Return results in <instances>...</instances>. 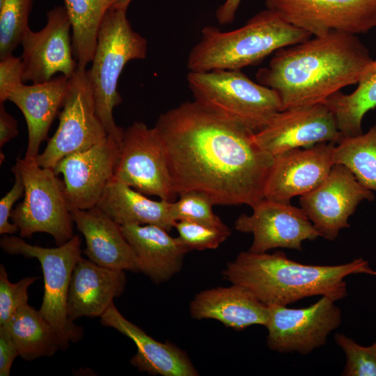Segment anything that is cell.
Segmentation results:
<instances>
[{
  "mask_svg": "<svg viewBox=\"0 0 376 376\" xmlns=\"http://www.w3.org/2000/svg\"><path fill=\"white\" fill-rule=\"evenodd\" d=\"M171 204L173 220L199 223L219 228H228L212 211V201L204 194L191 191L180 194Z\"/></svg>",
  "mask_w": 376,
  "mask_h": 376,
  "instance_id": "31",
  "label": "cell"
},
{
  "mask_svg": "<svg viewBox=\"0 0 376 376\" xmlns=\"http://www.w3.org/2000/svg\"><path fill=\"white\" fill-rule=\"evenodd\" d=\"M15 164L24 180V197L13 210L10 219L20 237L45 233L57 246L65 244L75 235L63 180L52 169L40 166L36 159L18 157Z\"/></svg>",
  "mask_w": 376,
  "mask_h": 376,
  "instance_id": "8",
  "label": "cell"
},
{
  "mask_svg": "<svg viewBox=\"0 0 376 376\" xmlns=\"http://www.w3.org/2000/svg\"><path fill=\"white\" fill-rule=\"evenodd\" d=\"M38 279L29 276L11 283L4 265H0V326L6 324L21 307L28 304V289Z\"/></svg>",
  "mask_w": 376,
  "mask_h": 376,
  "instance_id": "34",
  "label": "cell"
},
{
  "mask_svg": "<svg viewBox=\"0 0 376 376\" xmlns=\"http://www.w3.org/2000/svg\"><path fill=\"white\" fill-rule=\"evenodd\" d=\"M311 36L265 8L235 30L223 31L213 26L203 27L199 41L189 54L187 65L191 72L241 70L283 47Z\"/></svg>",
  "mask_w": 376,
  "mask_h": 376,
  "instance_id": "4",
  "label": "cell"
},
{
  "mask_svg": "<svg viewBox=\"0 0 376 376\" xmlns=\"http://www.w3.org/2000/svg\"><path fill=\"white\" fill-rule=\"evenodd\" d=\"M361 273L376 276L361 258L338 265H304L280 251L241 252L221 272L224 279L246 287L267 306H287L315 295L340 300L347 294L344 279Z\"/></svg>",
  "mask_w": 376,
  "mask_h": 376,
  "instance_id": "3",
  "label": "cell"
},
{
  "mask_svg": "<svg viewBox=\"0 0 376 376\" xmlns=\"http://www.w3.org/2000/svg\"><path fill=\"white\" fill-rule=\"evenodd\" d=\"M120 151V143L107 136L86 150L65 156L56 164L53 170L63 177L70 211L97 205L113 178Z\"/></svg>",
  "mask_w": 376,
  "mask_h": 376,
  "instance_id": "16",
  "label": "cell"
},
{
  "mask_svg": "<svg viewBox=\"0 0 376 376\" xmlns=\"http://www.w3.org/2000/svg\"><path fill=\"white\" fill-rule=\"evenodd\" d=\"M72 29L64 6L47 13V23L40 31L29 28L21 42L23 81L33 84L47 81L56 73L70 78L77 68L70 31Z\"/></svg>",
  "mask_w": 376,
  "mask_h": 376,
  "instance_id": "14",
  "label": "cell"
},
{
  "mask_svg": "<svg viewBox=\"0 0 376 376\" xmlns=\"http://www.w3.org/2000/svg\"><path fill=\"white\" fill-rule=\"evenodd\" d=\"M72 25V49L77 66L91 62L100 24L107 12L104 0H63Z\"/></svg>",
  "mask_w": 376,
  "mask_h": 376,
  "instance_id": "28",
  "label": "cell"
},
{
  "mask_svg": "<svg viewBox=\"0 0 376 376\" xmlns=\"http://www.w3.org/2000/svg\"><path fill=\"white\" fill-rule=\"evenodd\" d=\"M120 228L136 255L139 271L153 282H164L181 269L189 251L178 237L155 225L124 224Z\"/></svg>",
  "mask_w": 376,
  "mask_h": 376,
  "instance_id": "24",
  "label": "cell"
},
{
  "mask_svg": "<svg viewBox=\"0 0 376 376\" xmlns=\"http://www.w3.org/2000/svg\"><path fill=\"white\" fill-rule=\"evenodd\" d=\"M11 171L14 175V184L0 200V234L13 235L19 232L17 226L9 221L14 204L24 194V183L16 164Z\"/></svg>",
  "mask_w": 376,
  "mask_h": 376,
  "instance_id": "35",
  "label": "cell"
},
{
  "mask_svg": "<svg viewBox=\"0 0 376 376\" xmlns=\"http://www.w3.org/2000/svg\"><path fill=\"white\" fill-rule=\"evenodd\" d=\"M113 179L161 200L173 202L178 196L162 141L155 128L141 121L123 130Z\"/></svg>",
  "mask_w": 376,
  "mask_h": 376,
  "instance_id": "10",
  "label": "cell"
},
{
  "mask_svg": "<svg viewBox=\"0 0 376 376\" xmlns=\"http://www.w3.org/2000/svg\"><path fill=\"white\" fill-rule=\"evenodd\" d=\"M70 78L60 75L31 85L22 84L14 89L8 100L23 113L28 128L25 158L36 159L42 141L47 139L52 123L65 100Z\"/></svg>",
  "mask_w": 376,
  "mask_h": 376,
  "instance_id": "22",
  "label": "cell"
},
{
  "mask_svg": "<svg viewBox=\"0 0 376 376\" xmlns=\"http://www.w3.org/2000/svg\"><path fill=\"white\" fill-rule=\"evenodd\" d=\"M126 10H108L99 29L95 53L87 75L97 114L107 135L121 143L123 129L113 116V109L122 102L118 81L127 63L146 58L147 40L135 31Z\"/></svg>",
  "mask_w": 376,
  "mask_h": 376,
  "instance_id": "5",
  "label": "cell"
},
{
  "mask_svg": "<svg viewBox=\"0 0 376 376\" xmlns=\"http://www.w3.org/2000/svg\"><path fill=\"white\" fill-rule=\"evenodd\" d=\"M174 228L189 251L217 249L231 234L228 227L219 228L187 221H176Z\"/></svg>",
  "mask_w": 376,
  "mask_h": 376,
  "instance_id": "32",
  "label": "cell"
},
{
  "mask_svg": "<svg viewBox=\"0 0 376 376\" xmlns=\"http://www.w3.org/2000/svg\"><path fill=\"white\" fill-rule=\"evenodd\" d=\"M252 209L251 214H242L235 222V230L253 235L251 253L276 248L301 251L304 241L320 237L303 209L290 203L264 198Z\"/></svg>",
  "mask_w": 376,
  "mask_h": 376,
  "instance_id": "17",
  "label": "cell"
},
{
  "mask_svg": "<svg viewBox=\"0 0 376 376\" xmlns=\"http://www.w3.org/2000/svg\"><path fill=\"white\" fill-rule=\"evenodd\" d=\"M373 60L358 36L333 31L277 50L256 80L278 94L282 110L311 105L357 84Z\"/></svg>",
  "mask_w": 376,
  "mask_h": 376,
  "instance_id": "2",
  "label": "cell"
},
{
  "mask_svg": "<svg viewBox=\"0 0 376 376\" xmlns=\"http://www.w3.org/2000/svg\"><path fill=\"white\" fill-rule=\"evenodd\" d=\"M163 145L178 196L195 191L214 205H246L264 199L274 157L254 133L195 101L161 114L153 127Z\"/></svg>",
  "mask_w": 376,
  "mask_h": 376,
  "instance_id": "1",
  "label": "cell"
},
{
  "mask_svg": "<svg viewBox=\"0 0 376 376\" xmlns=\"http://www.w3.org/2000/svg\"><path fill=\"white\" fill-rule=\"evenodd\" d=\"M334 302L322 296L318 301L306 308L269 306L265 327L269 349L279 352L307 354L324 345L328 335L341 322L340 309Z\"/></svg>",
  "mask_w": 376,
  "mask_h": 376,
  "instance_id": "12",
  "label": "cell"
},
{
  "mask_svg": "<svg viewBox=\"0 0 376 376\" xmlns=\"http://www.w3.org/2000/svg\"><path fill=\"white\" fill-rule=\"evenodd\" d=\"M31 0H0V58L12 54L26 30Z\"/></svg>",
  "mask_w": 376,
  "mask_h": 376,
  "instance_id": "30",
  "label": "cell"
},
{
  "mask_svg": "<svg viewBox=\"0 0 376 376\" xmlns=\"http://www.w3.org/2000/svg\"><path fill=\"white\" fill-rule=\"evenodd\" d=\"M81 244L78 235L54 248L32 245L15 235H5L0 240V246L4 252L38 260L45 284L39 311L52 327L62 350L67 349L70 343L80 340L84 336L83 328L75 324L68 315L69 285L73 269L81 258Z\"/></svg>",
  "mask_w": 376,
  "mask_h": 376,
  "instance_id": "7",
  "label": "cell"
},
{
  "mask_svg": "<svg viewBox=\"0 0 376 376\" xmlns=\"http://www.w3.org/2000/svg\"><path fill=\"white\" fill-rule=\"evenodd\" d=\"M334 338L346 355L347 362L343 375L376 376V352L373 345L361 346L338 333Z\"/></svg>",
  "mask_w": 376,
  "mask_h": 376,
  "instance_id": "33",
  "label": "cell"
},
{
  "mask_svg": "<svg viewBox=\"0 0 376 376\" xmlns=\"http://www.w3.org/2000/svg\"><path fill=\"white\" fill-rule=\"evenodd\" d=\"M18 134L17 122L8 113L3 103H0V147L15 138Z\"/></svg>",
  "mask_w": 376,
  "mask_h": 376,
  "instance_id": "38",
  "label": "cell"
},
{
  "mask_svg": "<svg viewBox=\"0 0 376 376\" xmlns=\"http://www.w3.org/2000/svg\"><path fill=\"white\" fill-rule=\"evenodd\" d=\"M4 325L13 338L19 356L25 360L52 357L62 350L51 324L39 310L28 304L21 307Z\"/></svg>",
  "mask_w": 376,
  "mask_h": 376,
  "instance_id": "26",
  "label": "cell"
},
{
  "mask_svg": "<svg viewBox=\"0 0 376 376\" xmlns=\"http://www.w3.org/2000/svg\"><path fill=\"white\" fill-rule=\"evenodd\" d=\"M373 347H374V348H375V352H376V340H375V342L373 344Z\"/></svg>",
  "mask_w": 376,
  "mask_h": 376,
  "instance_id": "41",
  "label": "cell"
},
{
  "mask_svg": "<svg viewBox=\"0 0 376 376\" xmlns=\"http://www.w3.org/2000/svg\"><path fill=\"white\" fill-rule=\"evenodd\" d=\"M62 109L54 134L36 158L42 167L53 169L65 156L86 150L108 136L96 112L86 68L77 66L70 78Z\"/></svg>",
  "mask_w": 376,
  "mask_h": 376,
  "instance_id": "9",
  "label": "cell"
},
{
  "mask_svg": "<svg viewBox=\"0 0 376 376\" xmlns=\"http://www.w3.org/2000/svg\"><path fill=\"white\" fill-rule=\"evenodd\" d=\"M134 0H104L107 10H126Z\"/></svg>",
  "mask_w": 376,
  "mask_h": 376,
  "instance_id": "40",
  "label": "cell"
},
{
  "mask_svg": "<svg viewBox=\"0 0 376 376\" xmlns=\"http://www.w3.org/2000/svg\"><path fill=\"white\" fill-rule=\"evenodd\" d=\"M187 81L194 101L253 133L282 110L274 90L253 81L241 70L189 71Z\"/></svg>",
  "mask_w": 376,
  "mask_h": 376,
  "instance_id": "6",
  "label": "cell"
},
{
  "mask_svg": "<svg viewBox=\"0 0 376 376\" xmlns=\"http://www.w3.org/2000/svg\"><path fill=\"white\" fill-rule=\"evenodd\" d=\"M322 103L334 114L343 137L363 134V118L366 113L376 107V60H373L352 93L344 94L339 91Z\"/></svg>",
  "mask_w": 376,
  "mask_h": 376,
  "instance_id": "27",
  "label": "cell"
},
{
  "mask_svg": "<svg viewBox=\"0 0 376 376\" xmlns=\"http://www.w3.org/2000/svg\"><path fill=\"white\" fill-rule=\"evenodd\" d=\"M19 356L17 348L5 325L0 326V376H9L15 358Z\"/></svg>",
  "mask_w": 376,
  "mask_h": 376,
  "instance_id": "37",
  "label": "cell"
},
{
  "mask_svg": "<svg viewBox=\"0 0 376 376\" xmlns=\"http://www.w3.org/2000/svg\"><path fill=\"white\" fill-rule=\"evenodd\" d=\"M72 217L84 235V253L95 263L116 269L139 272L136 255L120 225L98 207L73 210Z\"/></svg>",
  "mask_w": 376,
  "mask_h": 376,
  "instance_id": "21",
  "label": "cell"
},
{
  "mask_svg": "<svg viewBox=\"0 0 376 376\" xmlns=\"http://www.w3.org/2000/svg\"><path fill=\"white\" fill-rule=\"evenodd\" d=\"M373 191L365 187L345 166L334 164L327 178L300 196L299 204L320 237L333 241L350 227L348 219L363 201H373Z\"/></svg>",
  "mask_w": 376,
  "mask_h": 376,
  "instance_id": "13",
  "label": "cell"
},
{
  "mask_svg": "<svg viewBox=\"0 0 376 376\" xmlns=\"http://www.w3.org/2000/svg\"><path fill=\"white\" fill-rule=\"evenodd\" d=\"M242 0H225L216 10V18L220 24L233 22Z\"/></svg>",
  "mask_w": 376,
  "mask_h": 376,
  "instance_id": "39",
  "label": "cell"
},
{
  "mask_svg": "<svg viewBox=\"0 0 376 376\" xmlns=\"http://www.w3.org/2000/svg\"><path fill=\"white\" fill-rule=\"evenodd\" d=\"M126 285L124 270L100 266L81 258L70 279L68 315L75 321L81 317L101 318L121 295Z\"/></svg>",
  "mask_w": 376,
  "mask_h": 376,
  "instance_id": "19",
  "label": "cell"
},
{
  "mask_svg": "<svg viewBox=\"0 0 376 376\" xmlns=\"http://www.w3.org/2000/svg\"><path fill=\"white\" fill-rule=\"evenodd\" d=\"M343 138L334 114L322 102L283 109L253 134L256 144L274 157L322 142L338 143Z\"/></svg>",
  "mask_w": 376,
  "mask_h": 376,
  "instance_id": "15",
  "label": "cell"
},
{
  "mask_svg": "<svg viewBox=\"0 0 376 376\" xmlns=\"http://www.w3.org/2000/svg\"><path fill=\"white\" fill-rule=\"evenodd\" d=\"M23 82L22 58L13 54L0 58V103L8 100L10 93Z\"/></svg>",
  "mask_w": 376,
  "mask_h": 376,
  "instance_id": "36",
  "label": "cell"
},
{
  "mask_svg": "<svg viewBox=\"0 0 376 376\" xmlns=\"http://www.w3.org/2000/svg\"><path fill=\"white\" fill-rule=\"evenodd\" d=\"M100 322L130 338L137 351L131 364L139 370L162 376H197L198 373L186 352L169 343L152 338L127 320L113 303L102 315Z\"/></svg>",
  "mask_w": 376,
  "mask_h": 376,
  "instance_id": "20",
  "label": "cell"
},
{
  "mask_svg": "<svg viewBox=\"0 0 376 376\" xmlns=\"http://www.w3.org/2000/svg\"><path fill=\"white\" fill-rule=\"evenodd\" d=\"M171 204L164 200H151L113 179L96 206L120 225H155L169 232L175 223L171 216Z\"/></svg>",
  "mask_w": 376,
  "mask_h": 376,
  "instance_id": "25",
  "label": "cell"
},
{
  "mask_svg": "<svg viewBox=\"0 0 376 376\" xmlns=\"http://www.w3.org/2000/svg\"><path fill=\"white\" fill-rule=\"evenodd\" d=\"M265 3L312 36L333 31L358 36L376 28V0H265Z\"/></svg>",
  "mask_w": 376,
  "mask_h": 376,
  "instance_id": "11",
  "label": "cell"
},
{
  "mask_svg": "<svg viewBox=\"0 0 376 376\" xmlns=\"http://www.w3.org/2000/svg\"><path fill=\"white\" fill-rule=\"evenodd\" d=\"M336 144L322 142L275 156L265 182L264 198L288 203L293 197L318 187L334 165Z\"/></svg>",
  "mask_w": 376,
  "mask_h": 376,
  "instance_id": "18",
  "label": "cell"
},
{
  "mask_svg": "<svg viewBox=\"0 0 376 376\" xmlns=\"http://www.w3.org/2000/svg\"><path fill=\"white\" fill-rule=\"evenodd\" d=\"M334 162L347 167L365 187L376 191V121L366 133L343 137L336 144Z\"/></svg>",
  "mask_w": 376,
  "mask_h": 376,
  "instance_id": "29",
  "label": "cell"
},
{
  "mask_svg": "<svg viewBox=\"0 0 376 376\" xmlns=\"http://www.w3.org/2000/svg\"><path fill=\"white\" fill-rule=\"evenodd\" d=\"M189 310L193 318L214 319L236 330L254 324L265 327L269 318V306L238 284L200 292L190 303Z\"/></svg>",
  "mask_w": 376,
  "mask_h": 376,
  "instance_id": "23",
  "label": "cell"
}]
</instances>
